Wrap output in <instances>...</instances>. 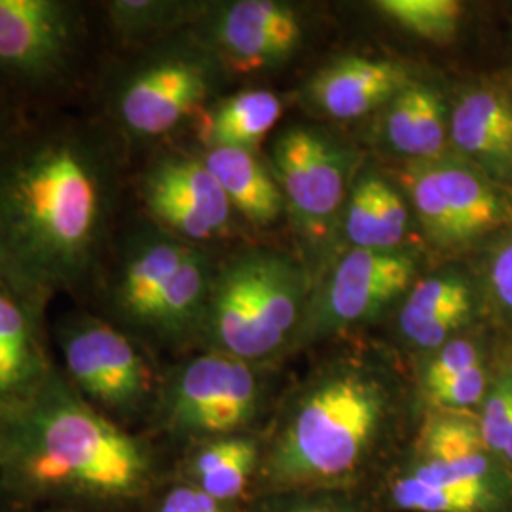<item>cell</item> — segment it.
I'll list each match as a JSON object with an SVG mask.
<instances>
[{
  "label": "cell",
  "mask_w": 512,
  "mask_h": 512,
  "mask_svg": "<svg viewBox=\"0 0 512 512\" xmlns=\"http://www.w3.org/2000/svg\"><path fill=\"white\" fill-rule=\"evenodd\" d=\"M215 272L217 268L211 256L196 245L165 285L154 310L147 340L171 344L183 342L190 336L200 338Z\"/></svg>",
  "instance_id": "ffe728a7"
},
{
  "label": "cell",
  "mask_w": 512,
  "mask_h": 512,
  "mask_svg": "<svg viewBox=\"0 0 512 512\" xmlns=\"http://www.w3.org/2000/svg\"><path fill=\"white\" fill-rule=\"evenodd\" d=\"M391 412L389 387L374 370L334 366L296 399L256 478L270 494L349 490L378 458Z\"/></svg>",
  "instance_id": "3957f363"
},
{
  "label": "cell",
  "mask_w": 512,
  "mask_h": 512,
  "mask_svg": "<svg viewBox=\"0 0 512 512\" xmlns=\"http://www.w3.org/2000/svg\"><path fill=\"white\" fill-rule=\"evenodd\" d=\"M281 116V101L266 90H247L224 97L203 116L202 137L205 147L251 150L274 128Z\"/></svg>",
  "instance_id": "cb8c5ba5"
},
{
  "label": "cell",
  "mask_w": 512,
  "mask_h": 512,
  "mask_svg": "<svg viewBox=\"0 0 512 512\" xmlns=\"http://www.w3.org/2000/svg\"><path fill=\"white\" fill-rule=\"evenodd\" d=\"M403 473L431 484L512 497L511 469L484 444L478 420L463 412H439L427 420Z\"/></svg>",
  "instance_id": "7c38bea8"
},
{
  "label": "cell",
  "mask_w": 512,
  "mask_h": 512,
  "mask_svg": "<svg viewBox=\"0 0 512 512\" xmlns=\"http://www.w3.org/2000/svg\"><path fill=\"white\" fill-rule=\"evenodd\" d=\"M154 512H234V507L220 503L183 480L160 494Z\"/></svg>",
  "instance_id": "d6a6232c"
},
{
  "label": "cell",
  "mask_w": 512,
  "mask_h": 512,
  "mask_svg": "<svg viewBox=\"0 0 512 512\" xmlns=\"http://www.w3.org/2000/svg\"><path fill=\"white\" fill-rule=\"evenodd\" d=\"M200 158L217 179L228 202L245 219L268 224L279 217L283 196L268 169L251 150L205 147Z\"/></svg>",
  "instance_id": "7402d4cb"
},
{
  "label": "cell",
  "mask_w": 512,
  "mask_h": 512,
  "mask_svg": "<svg viewBox=\"0 0 512 512\" xmlns=\"http://www.w3.org/2000/svg\"><path fill=\"white\" fill-rule=\"evenodd\" d=\"M416 274V262L397 251H351L332 275L323 304L310 325L311 336H323L361 323L404 293Z\"/></svg>",
  "instance_id": "5bb4252c"
},
{
  "label": "cell",
  "mask_w": 512,
  "mask_h": 512,
  "mask_svg": "<svg viewBox=\"0 0 512 512\" xmlns=\"http://www.w3.org/2000/svg\"><path fill=\"white\" fill-rule=\"evenodd\" d=\"M387 139L406 156L437 160L446 147V120L439 93L429 86L408 84L387 112Z\"/></svg>",
  "instance_id": "603a6c76"
},
{
  "label": "cell",
  "mask_w": 512,
  "mask_h": 512,
  "mask_svg": "<svg viewBox=\"0 0 512 512\" xmlns=\"http://www.w3.org/2000/svg\"><path fill=\"white\" fill-rule=\"evenodd\" d=\"M480 363L482 355L475 342L465 338H452L427 361L421 374V387L427 393Z\"/></svg>",
  "instance_id": "f546056e"
},
{
  "label": "cell",
  "mask_w": 512,
  "mask_h": 512,
  "mask_svg": "<svg viewBox=\"0 0 512 512\" xmlns=\"http://www.w3.org/2000/svg\"><path fill=\"white\" fill-rule=\"evenodd\" d=\"M501 459L505 461V465L512 471V425L511 431H509V437H507V444H505V450H503V456Z\"/></svg>",
  "instance_id": "8d00e7d4"
},
{
  "label": "cell",
  "mask_w": 512,
  "mask_h": 512,
  "mask_svg": "<svg viewBox=\"0 0 512 512\" xmlns=\"http://www.w3.org/2000/svg\"><path fill=\"white\" fill-rule=\"evenodd\" d=\"M128 147L88 105L29 114L0 143V274L84 306L122 220Z\"/></svg>",
  "instance_id": "6da1fadb"
},
{
  "label": "cell",
  "mask_w": 512,
  "mask_h": 512,
  "mask_svg": "<svg viewBox=\"0 0 512 512\" xmlns=\"http://www.w3.org/2000/svg\"><path fill=\"white\" fill-rule=\"evenodd\" d=\"M145 439L86 403L61 368L0 420V480L21 512H116L152 490Z\"/></svg>",
  "instance_id": "7a4b0ae2"
},
{
  "label": "cell",
  "mask_w": 512,
  "mask_h": 512,
  "mask_svg": "<svg viewBox=\"0 0 512 512\" xmlns=\"http://www.w3.org/2000/svg\"><path fill=\"white\" fill-rule=\"evenodd\" d=\"M376 6L406 31L439 42L454 37L461 18L456 0H382Z\"/></svg>",
  "instance_id": "4316f807"
},
{
  "label": "cell",
  "mask_w": 512,
  "mask_h": 512,
  "mask_svg": "<svg viewBox=\"0 0 512 512\" xmlns=\"http://www.w3.org/2000/svg\"><path fill=\"white\" fill-rule=\"evenodd\" d=\"M471 313V293L454 275L420 281L404 302L399 327L414 348L437 351Z\"/></svg>",
  "instance_id": "d6986e66"
},
{
  "label": "cell",
  "mask_w": 512,
  "mask_h": 512,
  "mask_svg": "<svg viewBox=\"0 0 512 512\" xmlns=\"http://www.w3.org/2000/svg\"><path fill=\"white\" fill-rule=\"evenodd\" d=\"M304 279L281 256L247 253L215 272L200 338L209 351L256 363L285 344L298 323Z\"/></svg>",
  "instance_id": "8992f818"
},
{
  "label": "cell",
  "mask_w": 512,
  "mask_h": 512,
  "mask_svg": "<svg viewBox=\"0 0 512 512\" xmlns=\"http://www.w3.org/2000/svg\"><path fill=\"white\" fill-rule=\"evenodd\" d=\"M512 425V366L497 374L488 387L478 427L484 444L501 459ZM503 461V459H501ZM505 463V461H503Z\"/></svg>",
  "instance_id": "83f0119b"
},
{
  "label": "cell",
  "mask_w": 512,
  "mask_h": 512,
  "mask_svg": "<svg viewBox=\"0 0 512 512\" xmlns=\"http://www.w3.org/2000/svg\"><path fill=\"white\" fill-rule=\"evenodd\" d=\"M205 50L147 44L107 52L88 107L131 147L164 137L202 109L213 88V59Z\"/></svg>",
  "instance_id": "5b68a950"
},
{
  "label": "cell",
  "mask_w": 512,
  "mask_h": 512,
  "mask_svg": "<svg viewBox=\"0 0 512 512\" xmlns=\"http://www.w3.org/2000/svg\"><path fill=\"white\" fill-rule=\"evenodd\" d=\"M393 509L406 512H509L512 497L484 488H459L423 482L399 473L387 486Z\"/></svg>",
  "instance_id": "484cf974"
},
{
  "label": "cell",
  "mask_w": 512,
  "mask_h": 512,
  "mask_svg": "<svg viewBox=\"0 0 512 512\" xmlns=\"http://www.w3.org/2000/svg\"><path fill=\"white\" fill-rule=\"evenodd\" d=\"M205 44L224 63L255 69L285 59L300 42L293 10L272 0H239L207 18Z\"/></svg>",
  "instance_id": "2e32d148"
},
{
  "label": "cell",
  "mask_w": 512,
  "mask_h": 512,
  "mask_svg": "<svg viewBox=\"0 0 512 512\" xmlns=\"http://www.w3.org/2000/svg\"><path fill=\"white\" fill-rule=\"evenodd\" d=\"M251 512H365L349 490L274 492Z\"/></svg>",
  "instance_id": "f1b7e54d"
},
{
  "label": "cell",
  "mask_w": 512,
  "mask_h": 512,
  "mask_svg": "<svg viewBox=\"0 0 512 512\" xmlns=\"http://www.w3.org/2000/svg\"><path fill=\"white\" fill-rule=\"evenodd\" d=\"M48 304L0 274V420L29 403L54 376Z\"/></svg>",
  "instance_id": "4fadbf2b"
},
{
  "label": "cell",
  "mask_w": 512,
  "mask_h": 512,
  "mask_svg": "<svg viewBox=\"0 0 512 512\" xmlns=\"http://www.w3.org/2000/svg\"><path fill=\"white\" fill-rule=\"evenodd\" d=\"M277 179L293 209L310 230H323L338 211L346 188V162L323 135L289 129L274 150Z\"/></svg>",
  "instance_id": "9a60e30c"
},
{
  "label": "cell",
  "mask_w": 512,
  "mask_h": 512,
  "mask_svg": "<svg viewBox=\"0 0 512 512\" xmlns=\"http://www.w3.org/2000/svg\"><path fill=\"white\" fill-rule=\"evenodd\" d=\"M148 219L192 245L219 238L230 228L234 207L200 156L164 154L137 186Z\"/></svg>",
  "instance_id": "30bf717a"
},
{
  "label": "cell",
  "mask_w": 512,
  "mask_h": 512,
  "mask_svg": "<svg viewBox=\"0 0 512 512\" xmlns=\"http://www.w3.org/2000/svg\"><path fill=\"white\" fill-rule=\"evenodd\" d=\"M194 247L165 232L154 220L148 226L120 220L92 296L84 306L141 344L147 340L165 285Z\"/></svg>",
  "instance_id": "9c48e42d"
},
{
  "label": "cell",
  "mask_w": 512,
  "mask_h": 512,
  "mask_svg": "<svg viewBox=\"0 0 512 512\" xmlns=\"http://www.w3.org/2000/svg\"><path fill=\"white\" fill-rule=\"evenodd\" d=\"M454 145L497 179H512V103L495 90H475L450 118Z\"/></svg>",
  "instance_id": "ac0fdd59"
},
{
  "label": "cell",
  "mask_w": 512,
  "mask_h": 512,
  "mask_svg": "<svg viewBox=\"0 0 512 512\" xmlns=\"http://www.w3.org/2000/svg\"><path fill=\"white\" fill-rule=\"evenodd\" d=\"M408 213L403 198L378 177L374 213V251H391L404 238Z\"/></svg>",
  "instance_id": "1f68e13d"
},
{
  "label": "cell",
  "mask_w": 512,
  "mask_h": 512,
  "mask_svg": "<svg viewBox=\"0 0 512 512\" xmlns=\"http://www.w3.org/2000/svg\"><path fill=\"white\" fill-rule=\"evenodd\" d=\"M260 458V446L251 437L209 440L198 444L186 459L184 482L234 507L256 480Z\"/></svg>",
  "instance_id": "44dd1931"
},
{
  "label": "cell",
  "mask_w": 512,
  "mask_h": 512,
  "mask_svg": "<svg viewBox=\"0 0 512 512\" xmlns=\"http://www.w3.org/2000/svg\"><path fill=\"white\" fill-rule=\"evenodd\" d=\"M0 512H21L0 480Z\"/></svg>",
  "instance_id": "d590c367"
},
{
  "label": "cell",
  "mask_w": 512,
  "mask_h": 512,
  "mask_svg": "<svg viewBox=\"0 0 512 512\" xmlns=\"http://www.w3.org/2000/svg\"><path fill=\"white\" fill-rule=\"evenodd\" d=\"M105 55L97 2L0 0V93L27 114L88 105Z\"/></svg>",
  "instance_id": "277c9868"
},
{
  "label": "cell",
  "mask_w": 512,
  "mask_h": 512,
  "mask_svg": "<svg viewBox=\"0 0 512 512\" xmlns=\"http://www.w3.org/2000/svg\"><path fill=\"white\" fill-rule=\"evenodd\" d=\"M258 404L260 382L253 365L209 349L177 366L156 397L162 429L196 446L243 435Z\"/></svg>",
  "instance_id": "ba28073f"
},
{
  "label": "cell",
  "mask_w": 512,
  "mask_h": 512,
  "mask_svg": "<svg viewBox=\"0 0 512 512\" xmlns=\"http://www.w3.org/2000/svg\"><path fill=\"white\" fill-rule=\"evenodd\" d=\"M29 114L23 109H19L18 105H14L10 99H6L0 93V143L18 128L19 124L27 118Z\"/></svg>",
  "instance_id": "e575fe53"
},
{
  "label": "cell",
  "mask_w": 512,
  "mask_h": 512,
  "mask_svg": "<svg viewBox=\"0 0 512 512\" xmlns=\"http://www.w3.org/2000/svg\"><path fill=\"white\" fill-rule=\"evenodd\" d=\"M97 6L107 52H126L152 44L188 14L184 4L156 0H107L97 2Z\"/></svg>",
  "instance_id": "d4e9b609"
},
{
  "label": "cell",
  "mask_w": 512,
  "mask_h": 512,
  "mask_svg": "<svg viewBox=\"0 0 512 512\" xmlns=\"http://www.w3.org/2000/svg\"><path fill=\"white\" fill-rule=\"evenodd\" d=\"M61 372L86 403L128 427L156 404L154 372L139 342L99 313L78 306L52 325Z\"/></svg>",
  "instance_id": "52a82bcc"
},
{
  "label": "cell",
  "mask_w": 512,
  "mask_h": 512,
  "mask_svg": "<svg viewBox=\"0 0 512 512\" xmlns=\"http://www.w3.org/2000/svg\"><path fill=\"white\" fill-rule=\"evenodd\" d=\"M488 393V372L484 365L461 372L454 380L427 391V399L440 412H465L484 403Z\"/></svg>",
  "instance_id": "4dcf8cb0"
},
{
  "label": "cell",
  "mask_w": 512,
  "mask_h": 512,
  "mask_svg": "<svg viewBox=\"0 0 512 512\" xmlns=\"http://www.w3.org/2000/svg\"><path fill=\"white\" fill-rule=\"evenodd\" d=\"M425 232L440 245H458L492 228L501 203L488 183L465 165L418 160L406 169Z\"/></svg>",
  "instance_id": "8fae6325"
},
{
  "label": "cell",
  "mask_w": 512,
  "mask_h": 512,
  "mask_svg": "<svg viewBox=\"0 0 512 512\" xmlns=\"http://www.w3.org/2000/svg\"><path fill=\"white\" fill-rule=\"evenodd\" d=\"M35 512H92V511H78V509H48V511H35Z\"/></svg>",
  "instance_id": "74e56055"
},
{
  "label": "cell",
  "mask_w": 512,
  "mask_h": 512,
  "mask_svg": "<svg viewBox=\"0 0 512 512\" xmlns=\"http://www.w3.org/2000/svg\"><path fill=\"white\" fill-rule=\"evenodd\" d=\"M408 84V76L397 63L346 57L315 74L310 93L332 118L351 120L393 101Z\"/></svg>",
  "instance_id": "e0dca14e"
},
{
  "label": "cell",
  "mask_w": 512,
  "mask_h": 512,
  "mask_svg": "<svg viewBox=\"0 0 512 512\" xmlns=\"http://www.w3.org/2000/svg\"><path fill=\"white\" fill-rule=\"evenodd\" d=\"M492 285L499 302L512 310V243L505 245L492 264Z\"/></svg>",
  "instance_id": "836d02e7"
}]
</instances>
